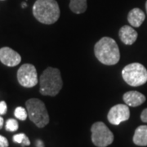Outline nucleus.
Masks as SVG:
<instances>
[{"mask_svg":"<svg viewBox=\"0 0 147 147\" xmlns=\"http://www.w3.org/2000/svg\"><path fill=\"white\" fill-rule=\"evenodd\" d=\"M69 8L74 13H84L87 10V0H70Z\"/></svg>","mask_w":147,"mask_h":147,"instance_id":"obj_14","label":"nucleus"},{"mask_svg":"<svg viewBox=\"0 0 147 147\" xmlns=\"http://www.w3.org/2000/svg\"><path fill=\"white\" fill-rule=\"evenodd\" d=\"M17 80L25 88H33L37 85L38 79L35 66L31 64L22 65L17 71Z\"/></svg>","mask_w":147,"mask_h":147,"instance_id":"obj_7","label":"nucleus"},{"mask_svg":"<svg viewBox=\"0 0 147 147\" xmlns=\"http://www.w3.org/2000/svg\"><path fill=\"white\" fill-rule=\"evenodd\" d=\"M3 122H4V120H3V117H1V115H0V129L3 126Z\"/></svg>","mask_w":147,"mask_h":147,"instance_id":"obj_22","label":"nucleus"},{"mask_svg":"<svg viewBox=\"0 0 147 147\" xmlns=\"http://www.w3.org/2000/svg\"><path fill=\"white\" fill-rule=\"evenodd\" d=\"M13 141L16 142V143H18V144H21L22 146H30V139L24 133H19V134L15 135L13 137Z\"/></svg>","mask_w":147,"mask_h":147,"instance_id":"obj_15","label":"nucleus"},{"mask_svg":"<svg viewBox=\"0 0 147 147\" xmlns=\"http://www.w3.org/2000/svg\"><path fill=\"white\" fill-rule=\"evenodd\" d=\"M39 84L41 94L50 96H57L63 86L60 70L57 68L47 67L40 76Z\"/></svg>","mask_w":147,"mask_h":147,"instance_id":"obj_3","label":"nucleus"},{"mask_svg":"<svg viewBox=\"0 0 147 147\" xmlns=\"http://www.w3.org/2000/svg\"><path fill=\"white\" fill-rule=\"evenodd\" d=\"M92 141L96 146L106 147L114 142V134L102 122H96L91 127Z\"/></svg>","mask_w":147,"mask_h":147,"instance_id":"obj_6","label":"nucleus"},{"mask_svg":"<svg viewBox=\"0 0 147 147\" xmlns=\"http://www.w3.org/2000/svg\"><path fill=\"white\" fill-rule=\"evenodd\" d=\"M123 99L126 105L131 107L139 106L143 104L146 100L144 95L137 91H130L124 93L123 96Z\"/></svg>","mask_w":147,"mask_h":147,"instance_id":"obj_10","label":"nucleus"},{"mask_svg":"<svg viewBox=\"0 0 147 147\" xmlns=\"http://www.w3.org/2000/svg\"><path fill=\"white\" fill-rule=\"evenodd\" d=\"M146 12H147V1H146Z\"/></svg>","mask_w":147,"mask_h":147,"instance_id":"obj_24","label":"nucleus"},{"mask_svg":"<svg viewBox=\"0 0 147 147\" xmlns=\"http://www.w3.org/2000/svg\"><path fill=\"white\" fill-rule=\"evenodd\" d=\"M14 115L16 116V119H20V120H26L28 116V112H27L26 109H24L23 107L19 106V107H16L15 112H14Z\"/></svg>","mask_w":147,"mask_h":147,"instance_id":"obj_16","label":"nucleus"},{"mask_svg":"<svg viewBox=\"0 0 147 147\" xmlns=\"http://www.w3.org/2000/svg\"><path fill=\"white\" fill-rule=\"evenodd\" d=\"M133 142L139 146H147V125H141L135 130L133 135Z\"/></svg>","mask_w":147,"mask_h":147,"instance_id":"obj_13","label":"nucleus"},{"mask_svg":"<svg viewBox=\"0 0 147 147\" xmlns=\"http://www.w3.org/2000/svg\"><path fill=\"white\" fill-rule=\"evenodd\" d=\"M145 19L146 15L140 8L131 9L127 15V21L132 27H140Z\"/></svg>","mask_w":147,"mask_h":147,"instance_id":"obj_12","label":"nucleus"},{"mask_svg":"<svg viewBox=\"0 0 147 147\" xmlns=\"http://www.w3.org/2000/svg\"><path fill=\"white\" fill-rule=\"evenodd\" d=\"M7 110V106L6 104L5 101H0V115H5Z\"/></svg>","mask_w":147,"mask_h":147,"instance_id":"obj_18","label":"nucleus"},{"mask_svg":"<svg viewBox=\"0 0 147 147\" xmlns=\"http://www.w3.org/2000/svg\"><path fill=\"white\" fill-rule=\"evenodd\" d=\"M119 36L121 41L126 45H131L137 40V32L129 26H124L121 28L119 32Z\"/></svg>","mask_w":147,"mask_h":147,"instance_id":"obj_11","label":"nucleus"},{"mask_svg":"<svg viewBox=\"0 0 147 147\" xmlns=\"http://www.w3.org/2000/svg\"><path fill=\"white\" fill-rule=\"evenodd\" d=\"M26 6V3H23V4H22V7H25Z\"/></svg>","mask_w":147,"mask_h":147,"instance_id":"obj_23","label":"nucleus"},{"mask_svg":"<svg viewBox=\"0 0 147 147\" xmlns=\"http://www.w3.org/2000/svg\"><path fill=\"white\" fill-rule=\"evenodd\" d=\"M30 119L39 128L47 126L49 123V115L45 104L37 98H30L26 102Z\"/></svg>","mask_w":147,"mask_h":147,"instance_id":"obj_4","label":"nucleus"},{"mask_svg":"<svg viewBox=\"0 0 147 147\" xmlns=\"http://www.w3.org/2000/svg\"><path fill=\"white\" fill-rule=\"evenodd\" d=\"M130 110L127 105L118 104L113 106L107 115V119L111 124L119 125L122 122L129 119Z\"/></svg>","mask_w":147,"mask_h":147,"instance_id":"obj_8","label":"nucleus"},{"mask_svg":"<svg viewBox=\"0 0 147 147\" xmlns=\"http://www.w3.org/2000/svg\"><path fill=\"white\" fill-rule=\"evenodd\" d=\"M94 53L100 63L106 65H114L120 59L119 46L110 37H103L95 44Z\"/></svg>","mask_w":147,"mask_h":147,"instance_id":"obj_1","label":"nucleus"},{"mask_svg":"<svg viewBox=\"0 0 147 147\" xmlns=\"http://www.w3.org/2000/svg\"><path fill=\"white\" fill-rule=\"evenodd\" d=\"M0 61L7 66L13 67L20 64L21 57L13 49L8 47H4L0 49Z\"/></svg>","mask_w":147,"mask_h":147,"instance_id":"obj_9","label":"nucleus"},{"mask_svg":"<svg viewBox=\"0 0 147 147\" xmlns=\"http://www.w3.org/2000/svg\"><path fill=\"white\" fill-rule=\"evenodd\" d=\"M33 14L39 22L52 25L60 17V7L56 0H37L33 6Z\"/></svg>","mask_w":147,"mask_h":147,"instance_id":"obj_2","label":"nucleus"},{"mask_svg":"<svg viewBox=\"0 0 147 147\" xmlns=\"http://www.w3.org/2000/svg\"><path fill=\"white\" fill-rule=\"evenodd\" d=\"M122 77L128 85L138 87L147 82V69L140 63H131L122 70Z\"/></svg>","mask_w":147,"mask_h":147,"instance_id":"obj_5","label":"nucleus"},{"mask_svg":"<svg viewBox=\"0 0 147 147\" xmlns=\"http://www.w3.org/2000/svg\"><path fill=\"white\" fill-rule=\"evenodd\" d=\"M8 141L6 137L0 135V147H8Z\"/></svg>","mask_w":147,"mask_h":147,"instance_id":"obj_19","label":"nucleus"},{"mask_svg":"<svg viewBox=\"0 0 147 147\" xmlns=\"http://www.w3.org/2000/svg\"><path fill=\"white\" fill-rule=\"evenodd\" d=\"M18 122L16 119H9L6 123V130L8 131H15L18 129Z\"/></svg>","mask_w":147,"mask_h":147,"instance_id":"obj_17","label":"nucleus"},{"mask_svg":"<svg viewBox=\"0 0 147 147\" xmlns=\"http://www.w3.org/2000/svg\"><path fill=\"white\" fill-rule=\"evenodd\" d=\"M141 119L144 123H147V108L145 109L141 114Z\"/></svg>","mask_w":147,"mask_h":147,"instance_id":"obj_20","label":"nucleus"},{"mask_svg":"<svg viewBox=\"0 0 147 147\" xmlns=\"http://www.w3.org/2000/svg\"><path fill=\"white\" fill-rule=\"evenodd\" d=\"M36 146L37 147H44V146H43V143H42V141H40V140H38V141H37Z\"/></svg>","mask_w":147,"mask_h":147,"instance_id":"obj_21","label":"nucleus"}]
</instances>
